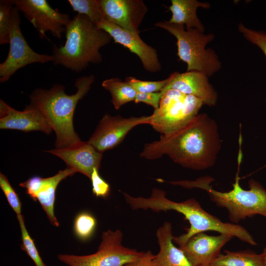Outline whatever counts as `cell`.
<instances>
[{
    "mask_svg": "<svg viewBox=\"0 0 266 266\" xmlns=\"http://www.w3.org/2000/svg\"><path fill=\"white\" fill-rule=\"evenodd\" d=\"M221 148L216 122L201 113L178 129L145 143L140 156L154 160L166 155L184 167L200 170L215 164Z\"/></svg>",
    "mask_w": 266,
    "mask_h": 266,
    "instance_id": "1",
    "label": "cell"
},
{
    "mask_svg": "<svg viewBox=\"0 0 266 266\" xmlns=\"http://www.w3.org/2000/svg\"><path fill=\"white\" fill-rule=\"evenodd\" d=\"M127 204L133 210L150 209L155 212L174 210L182 214L189 223L186 233L173 236V241L178 246L184 244L194 235L209 231L231 235L251 245L257 243L243 227L233 223L224 222L217 217L204 210L195 199L191 198L176 202L166 197L165 191L157 188L152 189L148 198L129 196Z\"/></svg>",
    "mask_w": 266,
    "mask_h": 266,
    "instance_id": "2",
    "label": "cell"
},
{
    "mask_svg": "<svg viewBox=\"0 0 266 266\" xmlns=\"http://www.w3.org/2000/svg\"><path fill=\"white\" fill-rule=\"evenodd\" d=\"M95 77L91 74L78 78L74 84L77 91L67 95L64 86L54 84L49 89L37 88L29 96L31 102L43 112L56 135V148L71 147L82 140L74 131L73 115L76 105L90 90Z\"/></svg>",
    "mask_w": 266,
    "mask_h": 266,
    "instance_id": "3",
    "label": "cell"
},
{
    "mask_svg": "<svg viewBox=\"0 0 266 266\" xmlns=\"http://www.w3.org/2000/svg\"><path fill=\"white\" fill-rule=\"evenodd\" d=\"M65 34L64 45H53L52 62L77 73L90 64L101 63L102 56L100 50L112 39L87 16L79 13L67 24Z\"/></svg>",
    "mask_w": 266,
    "mask_h": 266,
    "instance_id": "4",
    "label": "cell"
},
{
    "mask_svg": "<svg viewBox=\"0 0 266 266\" xmlns=\"http://www.w3.org/2000/svg\"><path fill=\"white\" fill-rule=\"evenodd\" d=\"M237 157V170L233 189L228 192L214 189L211 183L214 179L209 176L195 180H181L169 183L186 189L198 188L206 191L210 200L217 206L226 209L232 223L237 224L246 218L260 215L266 218V189L258 181L252 178L248 181L249 190L243 189L239 183V173L242 154L241 142Z\"/></svg>",
    "mask_w": 266,
    "mask_h": 266,
    "instance_id": "5",
    "label": "cell"
},
{
    "mask_svg": "<svg viewBox=\"0 0 266 266\" xmlns=\"http://www.w3.org/2000/svg\"><path fill=\"white\" fill-rule=\"evenodd\" d=\"M155 25L175 36L177 55L180 60L187 64V71H198L209 77L221 68V63L215 51L206 48V45L214 38L213 33L205 34L197 29H186L184 26L167 21L157 22Z\"/></svg>",
    "mask_w": 266,
    "mask_h": 266,
    "instance_id": "6",
    "label": "cell"
},
{
    "mask_svg": "<svg viewBox=\"0 0 266 266\" xmlns=\"http://www.w3.org/2000/svg\"><path fill=\"white\" fill-rule=\"evenodd\" d=\"M161 93L159 107L151 115L150 125L161 134L171 133L185 125L198 114L204 104L201 99L176 90Z\"/></svg>",
    "mask_w": 266,
    "mask_h": 266,
    "instance_id": "7",
    "label": "cell"
},
{
    "mask_svg": "<svg viewBox=\"0 0 266 266\" xmlns=\"http://www.w3.org/2000/svg\"><path fill=\"white\" fill-rule=\"evenodd\" d=\"M121 231L102 233L97 251L87 255L59 254V261L67 266H123L138 259L144 252L124 246Z\"/></svg>",
    "mask_w": 266,
    "mask_h": 266,
    "instance_id": "8",
    "label": "cell"
},
{
    "mask_svg": "<svg viewBox=\"0 0 266 266\" xmlns=\"http://www.w3.org/2000/svg\"><path fill=\"white\" fill-rule=\"evenodd\" d=\"M19 10L13 5L11 11L9 48L5 60L0 64V82L7 81L21 68L33 63L53 62L52 55L35 52L28 44L20 29Z\"/></svg>",
    "mask_w": 266,
    "mask_h": 266,
    "instance_id": "9",
    "label": "cell"
},
{
    "mask_svg": "<svg viewBox=\"0 0 266 266\" xmlns=\"http://www.w3.org/2000/svg\"><path fill=\"white\" fill-rule=\"evenodd\" d=\"M13 2L33 25L41 39L47 38V32L58 39L62 38L71 19L68 14L52 8L46 0H13Z\"/></svg>",
    "mask_w": 266,
    "mask_h": 266,
    "instance_id": "10",
    "label": "cell"
},
{
    "mask_svg": "<svg viewBox=\"0 0 266 266\" xmlns=\"http://www.w3.org/2000/svg\"><path fill=\"white\" fill-rule=\"evenodd\" d=\"M151 115L124 118L105 113L100 121L88 142L100 152H103L120 144L135 127L151 124Z\"/></svg>",
    "mask_w": 266,
    "mask_h": 266,
    "instance_id": "11",
    "label": "cell"
},
{
    "mask_svg": "<svg viewBox=\"0 0 266 266\" xmlns=\"http://www.w3.org/2000/svg\"><path fill=\"white\" fill-rule=\"evenodd\" d=\"M97 26L106 32L114 40L135 54L140 59L144 69L151 73L161 69L157 50L147 44L140 37L139 34L134 33L104 20Z\"/></svg>",
    "mask_w": 266,
    "mask_h": 266,
    "instance_id": "12",
    "label": "cell"
},
{
    "mask_svg": "<svg viewBox=\"0 0 266 266\" xmlns=\"http://www.w3.org/2000/svg\"><path fill=\"white\" fill-rule=\"evenodd\" d=\"M0 128L28 132L39 131L49 134L53 131L41 110L30 102L23 111L17 110L0 100Z\"/></svg>",
    "mask_w": 266,
    "mask_h": 266,
    "instance_id": "13",
    "label": "cell"
},
{
    "mask_svg": "<svg viewBox=\"0 0 266 266\" xmlns=\"http://www.w3.org/2000/svg\"><path fill=\"white\" fill-rule=\"evenodd\" d=\"M76 172L75 170L67 167L51 177L33 176L20 183L19 186L25 188L26 193L34 201H38L51 224L58 227L59 223L54 213L56 190L61 181Z\"/></svg>",
    "mask_w": 266,
    "mask_h": 266,
    "instance_id": "14",
    "label": "cell"
},
{
    "mask_svg": "<svg viewBox=\"0 0 266 266\" xmlns=\"http://www.w3.org/2000/svg\"><path fill=\"white\" fill-rule=\"evenodd\" d=\"M105 20L134 33L148 12L142 0H100Z\"/></svg>",
    "mask_w": 266,
    "mask_h": 266,
    "instance_id": "15",
    "label": "cell"
},
{
    "mask_svg": "<svg viewBox=\"0 0 266 266\" xmlns=\"http://www.w3.org/2000/svg\"><path fill=\"white\" fill-rule=\"evenodd\" d=\"M233 237L226 234L210 235L202 232L194 235L178 247L193 266H210Z\"/></svg>",
    "mask_w": 266,
    "mask_h": 266,
    "instance_id": "16",
    "label": "cell"
},
{
    "mask_svg": "<svg viewBox=\"0 0 266 266\" xmlns=\"http://www.w3.org/2000/svg\"><path fill=\"white\" fill-rule=\"evenodd\" d=\"M170 76L169 81L161 92L174 89L201 99L204 105L213 106L216 104L217 93L209 82L208 77L202 73L198 71L175 72Z\"/></svg>",
    "mask_w": 266,
    "mask_h": 266,
    "instance_id": "17",
    "label": "cell"
},
{
    "mask_svg": "<svg viewBox=\"0 0 266 266\" xmlns=\"http://www.w3.org/2000/svg\"><path fill=\"white\" fill-rule=\"evenodd\" d=\"M61 158L67 167L81 173L89 179L94 168L99 170L103 153L97 150L88 141L74 146L47 151Z\"/></svg>",
    "mask_w": 266,
    "mask_h": 266,
    "instance_id": "18",
    "label": "cell"
},
{
    "mask_svg": "<svg viewBox=\"0 0 266 266\" xmlns=\"http://www.w3.org/2000/svg\"><path fill=\"white\" fill-rule=\"evenodd\" d=\"M158 253L152 261L154 266H193L183 252L173 241L172 225L165 222L157 230Z\"/></svg>",
    "mask_w": 266,
    "mask_h": 266,
    "instance_id": "19",
    "label": "cell"
},
{
    "mask_svg": "<svg viewBox=\"0 0 266 266\" xmlns=\"http://www.w3.org/2000/svg\"><path fill=\"white\" fill-rule=\"evenodd\" d=\"M168 7L172 16L168 22L184 26L186 29H196L204 32L205 28L197 15L199 7L208 8L210 4L197 0H171Z\"/></svg>",
    "mask_w": 266,
    "mask_h": 266,
    "instance_id": "20",
    "label": "cell"
},
{
    "mask_svg": "<svg viewBox=\"0 0 266 266\" xmlns=\"http://www.w3.org/2000/svg\"><path fill=\"white\" fill-rule=\"evenodd\" d=\"M210 266H265L262 255L251 250H225Z\"/></svg>",
    "mask_w": 266,
    "mask_h": 266,
    "instance_id": "21",
    "label": "cell"
},
{
    "mask_svg": "<svg viewBox=\"0 0 266 266\" xmlns=\"http://www.w3.org/2000/svg\"><path fill=\"white\" fill-rule=\"evenodd\" d=\"M101 86L110 93L111 101L116 110L128 102L134 101L137 94L128 82L117 77L103 80Z\"/></svg>",
    "mask_w": 266,
    "mask_h": 266,
    "instance_id": "22",
    "label": "cell"
},
{
    "mask_svg": "<svg viewBox=\"0 0 266 266\" xmlns=\"http://www.w3.org/2000/svg\"><path fill=\"white\" fill-rule=\"evenodd\" d=\"M68 2L74 11L85 15L96 25L105 20L100 0H68Z\"/></svg>",
    "mask_w": 266,
    "mask_h": 266,
    "instance_id": "23",
    "label": "cell"
},
{
    "mask_svg": "<svg viewBox=\"0 0 266 266\" xmlns=\"http://www.w3.org/2000/svg\"><path fill=\"white\" fill-rule=\"evenodd\" d=\"M97 227L95 217L86 211L81 212L75 218L73 230L76 236L81 240L85 241L93 235Z\"/></svg>",
    "mask_w": 266,
    "mask_h": 266,
    "instance_id": "24",
    "label": "cell"
},
{
    "mask_svg": "<svg viewBox=\"0 0 266 266\" xmlns=\"http://www.w3.org/2000/svg\"><path fill=\"white\" fill-rule=\"evenodd\" d=\"M17 217L21 232V249L27 254L33 262L35 266H47L42 260L34 244L33 240L28 233L25 224L23 215L22 214L18 215Z\"/></svg>",
    "mask_w": 266,
    "mask_h": 266,
    "instance_id": "25",
    "label": "cell"
},
{
    "mask_svg": "<svg viewBox=\"0 0 266 266\" xmlns=\"http://www.w3.org/2000/svg\"><path fill=\"white\" fill-rule=\"evenodd\" d=\"M13 0L0 1V44L9 43Z\"/></svg>",
    "mask_w": 266,
    "mask_h": 266,
    "instance_id": "26",
    "label": "cell"
},
{
    "mask_svg": "<svg viewBox=\"0 0 266 266\" xmlns=\"http://www.w3.org/2000/svg\"><path fill=\"white\" fill-rule=\"evenodd\" d=\"M170 79L168 78L160 81H144L133 77H127L125 81L130 84L137 93H155L161 92Z\"/></svg>",
    "mask_w": 266,
    "mask_h": 266,
    "instance_id": "27",
    "label": "cell"
},
{
    "mask_svg": "<svg viewBox=\"0 0 266 266\" xmlns=\"http://www.w3.org/2000/svg\"><path fill=\"white\" fill-rule=\"evenodd\" d=\"M0 187L7 200L16 215L21 214L22 203L18 195L4 175L0 173Z\"/></svg>",
    "mask_w": 266,
    "mask_h": 266,
    "instance_id": "28",
    "label": "cell"
},
{
    "mask_svg": "<svg viewBox=\"0 0 266 266\" xmlns=\"http://www.w3.org/2000/svg\"><path fill=\"white\" fill-rule=\"evenodd\" d=\"M238 31L248 41L257 46L266 58V32L247 28L241 23L238 25Z\"/></svg>",
    "mask_w": 266,
    "mask_h": 266,
    "instance_id": "29",
    "label": "cell"
},
{
    "mask_svg": "<svg viewBox=\"0 0 266 266\" xmlns=\"http://www.w3.org/2000/svg\"><path fill=\"white\" fill-rule=\"evenodd\" d=\"M90 179L91 181L92 192L97 197L106 198L110 193V186L99 174V169L94 168Z\"/></svg>",
    "mask_w": 266,
    "mask_h": 266,
    "instance_id": "30",
    "label": "cell"
},
{
    "mask_svg": "<svg viewBox=\"0 0 266 266\" xmlns=\"http://www.w3.org/2000/svg\"><path fill=\"white\" fill-rule=\"evenodd\" d=\"M163 94L161 92L155 93H137L135 103L143 102L149 105L154 108L158 109Z\"/></svg>",
    "mask_w": 266,
    "mask_h": 266,
    "instance_id": "31",
    "label": "cell"
},
{
    "mask_svg": "<svg viewBox=\"0 0 266 266\" xmlns=\"http://www.w3.org/2000/svg\"><path fill=\"white\" fill-rule=\"evenodd\" d=\"M154 256L150 251L144 252L138 259L123 266H154L152 261Z\"/></svg>",
    "mask_w": 266,
    "mask_h": 266,
    "instance_id": "32",
    "label": "cell"
},
{
    "mask_svg": "<svg viewBox=\"0 0 266 266\" xmlns=\"http://www.w3.org/2000/svg\"><path fill=\"white\" fill-rule=\"evenodd\" d=\"M261 254L262 255L265 266H266V247L264 248Z\"/></svg>",
    "mask_w": 266,
    "mask_h": 266,
    "instance_id": "33",
    "label": "cell"
}]
</instances>
